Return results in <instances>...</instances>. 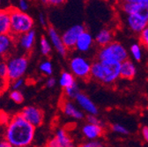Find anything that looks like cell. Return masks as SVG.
<instances>
[{
  "label": "cell",
  "instance_id": "f35d334b",
  "mask_svg": "<svg viewBox=\"0 0 148 147\" xmlns=\"http://www.w3.org/2000/svg\"><path fill=\"white\" fill-rule=\"evenodd\" d=\"M66 0H49V4L51 5H63Z\"/></svg>",
  "mask_w": 148,
  "mask_h": 147
},
{
  "label": "cell",
  "instance_id": "52a82bcc",
  "mask_svg": "<svg viewBox=\"0 0 148 147\" xmlns=\"http://www.w3.org/2000/svg\"><path fill=\"white\" fill-rule=\"evenodd\" d=\"M126 24L130 30L139 34L148 26L147 12L127 15Z\"/></svg>",
  "mask_w": 148,
  "mask_h": 147
},
{
  "label": "cell",
  "instance_id": "d4e9b609",
  "mask_svg": "<svg viewBox=\"0 0 148 147\" xmlns=\"http://www.w3.org/2000/svg\"><path fill=\"white\" fill-rule=\"evenodd\" d=\"M39 70L42 74H44L45 76H48V77H50L54 71L53 64L49 60H44V61L41 62V64L39 65Z\"/></svg>",
  "mask_w": 148,
  "mask_h": 147
},
{
  "label": "cell",
  "instance_id": "8992f818",
  "mask_svg": "<svg viewBox=\"0 0 148 147\" xmlns=\"http://www.w3.org/2000/svg\"><path fill=\"white\" fill-rule=\"evenodd\" d=\"M8 81L21 79L26 74L28 68V59L25 56L10 57L7 60Z\"/></svg>",
  "mask_w": 148,
  "mask_h": 147
},
{
  "label": "cell",
  "instance_id": "e575fe53",
  "mask_svg": "<svg viewBox=\"0 0 148 147\" xmlns=\"http://www.w3.org/2000/svg\"><path fill=\"white\" fill-rule=\"evenodd\" d=\"M141 135L144 140L148 144V126H143L141 128Z\"/></svg>",
  "mask_w": 148,
  "mask_h": 147
},
{
  "label": "cell",
  "instance_id": "83f0119b",
  "mask_svg": "<svg viewBox=\"0 0 148 147\" xmlns=\"http://www.w3.org/2000/svg\"><path fill=\"white\" fill-rule=\"evenodd\" d=\"M9 98L17 104H21L24 101V95L22 92L18 90H12L9 94Z\"/></svg>",
  "mask_w": 148,
  "mask_h": 147
},
{
  "label": "cell",
  "instance_id": "f1b7e54d",
  "mask_svg": "<svg viewBox=\"0 0 148 147\" xmlns=\"http://www.w3.org/2000/svg\"><path fill=\"white\" fill-rule=\"evenodd\" d=\"M0 77L3 79L8 80V66L6 59L0 58Z\"/></svg>",
  "mask_w": 148,
  "mask_h": 147
},
{
  "label": "cell",
  "instance_id": "ee69618b",
  "mask_svg": "<svg viewBox=\"0 0 148 147\" xmlns=\"http://www.w3.org/2000/svg\"><path fill=\"white\" fill-rule=\"evenodd\" d=\"M40 1L43 4H49V0H40Z\"/></svg>",
  "mask_w": 148,
  "mask_h": 147
},
{
  "label": "cell",
  "instance_id": "f6af8a7d",
  "mask_svg": "<svg viewBox=\"0 0 148 147\" xmlns=\"http://www.w3.org/2000/svg\"><path fill=\"white\" fill-rule=\"evenodd\" d=\"M147 16H148V10H147Z\"/></svg>",
  "mask_w": 148,
  "mask_h": 147
},
{
  "label": "cell",
  "instance_id": "4316f807",
  "mask_svg": "<svg viewBox=\"0 0 148 147\" xmlns=\"http://www.w3.org/2000/svg\"><path fill=\"white\" fill-rule=\"evenodd\" d=\"M111 130H112L113 132L119 134V135H123V136H127L130 134V131L127 127H125L124 125L121 124V123H114L111 125Z\"/></svg>",
  "mask_w": 148,
  "mask_h": 147
},
{
  "label": "cell",
  "instance_id": "8d00e7d4",
  "mask_svg": "<svg viewBox=\"0 0 148 147\" xmlns=\"http://www.w3.org/2000/svg\"><path fill=\"white\" fill-rule=\"evenodd\" d=\"M10 121V119H9V117H8V116L5 114V113H4V112H0V123L1 124H5V123H8V122Z\"/></svg>",
  "mask_w": 148,
  "mask_h": 147
},
{
  "label": "cell",
  "instance_id": "ba28073f",
  "mask_svg": "<svg viewBox=\"0 0 148 147\" xmlns=\"http://www.w3.org/2000/svg\"><path fill=\"white\" fill-rule=\"evenodd\" d=\"M47 147H77L70 133L63 128L58 129L52 138L47 144Z\"/></svg>",
  "mask_w": 148,
  "mask_h": 147
},
{
  "label": "cell",
  "instance_id": "d6986e66",
  "mask_svg": "<svg viewBox=\"0 0 148 147\" xmlns=\"http://www.w3.org/2000/svg\"><path fill=\"white\" fill-rule=\"evenodd\" d=\"M114 33L109 28H102L95 35V42L99 45L101 48L105 47L111 42H114Z\"/></svg>",
  "mask_w": 148,
  "mask_h": 147
},
{
  "label": "cell",
  "instance_id": "e0dca14e",
  "mask_svg": "<svg viewBox=\"0 0 148 147\" xmlns=\"http://www.w3.org/2000/svg\"><path fill=\"white\" fill-rule=\"evenodd\" d=\"M35 40H36V34H35L34 30H31L28 33L24 34L16 38L18 44L20 45V47L23 50H25L27 52L32 50V49L34 45Z\"/></svg>",
  "mask_w": 148,
  "mask_h": 147
},
{
  "label": "cell",
  "instance_id": "7c38bea8",
  "mask_svg": "<svg viewBox=\"0 0 148 147\" xmlns=\"http://www.w3.org/2000/svg\"><path fill=\"white\" fill-rule=\"evenodd\" d=\"M75 103L78 105V107L82 110L83 112L87 114V116H97L99 113V109L95 103L92 101L86 94L80 93L77 95L75 98Z\"/></svg>",
  "mask_w": 148,
  "mask_h": 147
},
{
  "label": "cell",
  "instance_id": "7bdbcfd3",
  "mask_svg": "<svg viewBox=\"0 0 148 147\" xmlns=\"http://www.w3.org/2000/svg\"><path fill=\"white\" fill-rule=\"evenodd\" d=\"M143 6H144L146 10H148V0H145L144 3H143Z\"/></svg>",
  "mask_w": 148,
  "mask_h": 147
},
{
  "label": "cell",
  "instance_id": "7a4b0ae2",
  "mask_svg": "<svg viewBox=\"0 0 148 147\" xmlns=\"http://www.w3.org/2000/svg\"><path fill=\"white\" fill-rule=\"evenodd\" d=\"M121 63L112 60H95L92 64L91 79L103 85H113L120 77Z\"/></svg>",
  "mask_w": 148,
  "mask_h": 147
},
{
  "label": "cell",
  "instance_id": "836d02e7",
  "mask_svg": "<svg viewBox=\"0 0 148 147\" xmlns=\"http://www.w3.org/2000/svg\"><path fill=\"white\" fill-rule=\"evenodd\" d=\"M86 122L92 123V124H102L101 120L97 117V116H86Z\"/></svg>",
  "mask_w": 148,
  "mask_h": 147
},
{
  "label": "cell",
  "instance_id": "44dd1931",
  "mask_svg": "<svg viewBox=\"0 0 148 147\" xmlns=\"http://www.w3.org/2000/svg\"><path fill=\"white\" fill-rule=\"evenodd\" d=\"M120 7L122 9V11L125 14H127V15H131V14H134V13H138V12H147V10L141 4L121 2Z\"/></svg>",
  "mask_w": 148,
  "mask_h": 147
},
{
  "label": "cell",
  "instance_id": "f546056e",
  "mask_svg": "<svg viewBox=\"0 0 148 147\" xmlns=\"http://www.w3.org/2000/svg\"><path fill=\"white\" fill-rule=\"evenodd\" d=\"M139 42L142 47L148 49V26L139 34Z\"/></svg>",
  "mask_w": 148,
  "mask_h": 147
},
{
  "label": "cell",
  "instance_id": "cb8c5ba5",
  "mask_svg": "<svg viewBox=\"0 0 148 147\" xmlns=\"http://www.w3.org/2000/svg\"><path fill=\"white\" fill-rule=\"evenodd\" d=\"M40 50L43 56H49L52 51V45L45 36H42L40 39Z\"/></svg>",
  "mask_w": 148,
  "mask_h": 147
},
{
  "label": "cell",
  "instance_id": "4fadbf2b",
  "mask_svg": "<svg viewBox=\"0 0 148 147\" xmlns=\"http://www.w3.org/2000/svg\"><path fill=\"white\" fill-rule=\"evenodd\" d=\"M81 133L87 140H98L104 134V127L102 124L86 122L81 128Z\"/></svg>",
  "mask_w": 148,
  "mask_h": 147
},
{
  "label": "cell",
  "instance_id": "d590c367",
  "mask_svg": "<svg viewBox=\"0 0 148 147\" xmlns=\"http://www.w3.org/2000/svg\"><path fill=\"white\" fill-rule=\"evenodd\" d=\"M8 83H9V81H8V80L3 79L1 77H0V94L3 93V92L7 88Z\"/></svg>",
  "mask_w": 148,
  "mask_h": 147
},
{
  "label": "cell",
  "instance_id": "ffe728a7",
  "mask_svg": "<svg viewBox=\"0 0 148 147\" xmlns=\"http://www.w3.org/2000/svg\"><path fill=\"white\" fill-rule=\"evenodd\" d=\"M11 34V21L8 9L0 10V34Z\"/></svg>",
  "mask_w": 148,
  "mask_h": 147
},
{
  "label": "cell",
  "instance_id": "484cf974",
  "mask_svg": "<svg viewBox=\"0 0 148 147\" xmlns=\"http://www.w3.org/2000/svg\"><path fill=\"white\" fill-rule=\"evenodd\" d=\"M64 95H65L66 99L75 100L77 95L80 93V90H79V87L78 84L76 83L75 85H71V87H68V88L64 89Z\"/></svg>",
  "mask_w": 148,
  "mask_h": 147
},
{
  "label": "cell",
  "instance_id": "3957f363",
  "mask_svg": "<svg viewBox=\"0 0 148 147\" xmlns=\"http://www.w3.org/2000/svg\"><path fill=\"white\" fill-rule=\"evenodd\" d=\"M8 10L11 21V34H12L14 37L17 38L33 30L34 21L29 14L21 12L18 8L12 7Z\"/></svg>",
  "mask_w": 148,
  "mask_h": 147
},
{
  "label": "cell",
  "instance_id": "5bb4252c",
  "mask_svg": "<svg viewBox=\"0 0 148 147\" xmlns=\"http://www.w3.org/2000/svg\"><path fill=\"white\" fill-rule=\"evenodd\" d=\"M16 42V37L11 34H0V58L5 59L12 54Z\"/></svg>",
  "mask_w": 148,
  "mask_h": 147
},
{
  "label": "cell",
  "instance_id": "74e56055",
  "mask_svg": "<svg viewBox=\"0 0 148 147\" xmlns=\"http://www.w3.org/2000/svg\"><path fill=\"white\" fill-rule=\"evenodd\" d=\"M56 83H57V81H56V79L53 78V77H49L47 79V81H46V85L49 87V88H52L56 85Z\"/></svg>",
  "mask_w": 148,
  "mask_h": 147
},
{
  "label": "cell",
  "instance_id": "7402d4cb",
  "mask_svg": "<svg viewBox=\"0 0 148 147\" xmlns=\"http://www.w3.org/2000/svg\"><path fill=\"white\" fill-rule=\"evenodd\" d=\"M59 85L62 88L66 89L71 87V85L76 84V78L73 76L72 73L70 71H63L59 77Z\"/></svg>",
  "mask_w": 148,
  "mask_h": 147
},
{
  "label": "cell",
  "instance_id": "8fae6325",
  "mask_svg": "<svg viewBox=\"0 0 148 147\" xmlns=\"http://www.w3.org/2000/svg\"><path fill=\"white\" fill-rule=\"evenodd\" d=\"M60 107L62 113L67 117L78 121L83 120L85 118V113L78 107V105H76V103H74L69 99H64L61 102Z\"/></svg>",
  "mask_w": 148,
  "mask_h": 147
},
{
  "label": "cell",
  "instance_id": "9c48e42d",
  "mask_svg": "<svg viewBox=\"0 0 148 147\" xmlns=\"http://www.w3.org/2000/svg\"><path fill=\"white\" fill-rule=\"evenodd\" d=\"M86 31V28L84 25L77 24L73 25L71 27H69L67 30H65L62 34V39L64 42V44L67 48V49L71 50L75 48L76 42L80 36V34Z\"/></svg>",
  "mask_w": 148,
  "mask_h": 147
},
{
  "label": "cell",
  "instance_id": "60d3db41",
  "mask_svg": "<svg viewBox=\"0 0 148 147\" xmlns=\"http://www.w3.org/2000/svg\"><path fill=\"white\" fill-rule=\"evenodd\" d=\"M0 147H13L6 139L0 140Z\"/></svg>",
  "mask_w": 148,
  "mask_h": 147
},
{
  "label": "cell",
  "instance_id": "30bf717a",
  "mask_svg": "<svg viewBox=\"0 0 148 147\" xmlns=\"http://www.w3.org/2000/svg\"><path fill=\"white\" fill-rule=\"evenodd\" d=\"M21 115L26 121H27L35 128L41 126L44 121V115L42 110L35 106L25 107L21 112Z\"/></svg>",
  "mask_w": 148,
  "mask_h": 147
},
{
  "label": "cell",
  "instance_id": "ab89813d",
  "mask_svg": "<svg viewBox=\"0 0 148 147\" xmlns=\"http://www.w3.org/2000/svg\"><path fill=\"white\" fill-rule=\"evenodd\" d=\"M39 22L41 23V25H42L43 27H46L47 25V21H46V18L44 16L43 13H39Z\"/></svg>",
  "mask_w": 148,
  "mask_h": 147
},
{
  "label": "cell",
  "instance_id": "603a6c76",
  "mask_svg": "<svg viewBox=\"0 0 148 147\" xmlns=\"http://www.w3.org/2000/svg\"><path fill=\"white\" fill-rule=\"evenodd\" d=\"M130 54L131 57L137 62H139L142 60L143 57V49L142 46L139 43H133L131 48H130Z\"/></svg>",
  "mask_w": 148,
  "mask_h": 147
},
{
  "label": "cell",
  "instance_id": "ac0fdd59",
  "mask_svg": "<svg viewBox=\"0 0 148 147\" xmlns=\"http://www.w3.org/2000/svg\"><path fill=\"white\" fill-rule=\"evenodd\" d=\"M137 74V67L132 60L127 59L121 63L120 77L123 79L132 80L135 78Z\"/></svg>",
  "mask_w": 148,
  "mask_h": 147
},
{
  "label": "cell",
  "instance_id": "277c9868",
  "mask_svg": "<svg viewBox=\"0 0 148 147\" xmlns=\"http://www.w3.org/2000/svg\"><path fill=\"white\" fill-rule=\"evenodd\" d=\"M129 59V52L119 42L114 41L110 44L100 48L97 53V60H112L118 63Z\"/></svg>",
  "mask_w": 148,
  "mask_h": 147
},
{
  "label": "cell",
  "instance_id": "4dcf8cb0",
  "mask_svg": "<svg viewBox=\"0 0 148 147\" xmlns=\"http://www.w3.org/2000/svg\"><path fill=\"white\" fill-rule=\"evenodd\" d=\"M78 147H105V145L99 140H87L80 144Z\"/></svg>",
  "mask_w": 148,
  "mask_h": 147
},
{
  "label": "cell",
  "instance_id": "bcb514c9",
  "mask_svg": "<svg viewBox=\"0 0 148 147\" xmlns=\"http://www.w3.org/2000/svg\"><path fill=\"white\" fill-rule=\"evenodd\" d=\"M0 2H1V0H0Z\"/></svg>",
  "mask_w": 148,
  "mask_h": 147
},
{
  "label": "cell",
  "instance_id": "6da1fadb",
  "mask_svg": "<svg viewBox=\"0 0 148 147\" xmlns=\"http://www.w3.org/2000/svg\"><path fill=\"white\" fill-rule=\"evenodd\" d=\"M35 129L21 114L15 115L6 124L5 139L13 147H28L34 139Z\"/></svg>",
  "mask_w": 148,
  "mask_h": 147
},
{
  "label": "cell",
  "instance_id": "5b68a950",
  "mask_svg": "<svg viewBox=\"0 0 148 147\" xmlns=\"http://www.w3.org/2000/svg\"><path fill=\"white\" fill-rule=\"evenodd\" d=\"M92 64V63L81 56H74L69 60L71 72L75 78L82 80L91 79Z\"/></svg>",
  "mask_w": 148,
  "mask_h": 147
},
{
  "label": "cell",
  "instance_id": "9a60e30c",
  "mask_svg": "<svg viewBox=\"0 0 148 147\" xmlns=\"http://www.w3.org/2000/svg\"><path fill=\"white\" fill-rule=\"evenodd\" d=\"M48 35H49L50 43L54 47V49H56V50H57L61 56L65 57L67 55L68 49L65 47V45L64 44L62 35H60L58 34V32L53 27H49L48 28Z\"/></svg>",
  "mask_w": 148,
  "mask_h": 147
},
{
  "label": "cell",
  "instance_id": "b9f144b4",
  "mask_svg": "<svg viewBox=\"0 0 148 147\" xmlns=\"http://www.w3.org/2000/svg\"><path fill=\"white\" fill-rule=\"evenodd\" d=\"M145 0H121V2H127V3H135V4H141L143 5Z\"/></svg>",
  "mask_w": 148,
  "mask_h": 147
},
{
  "label": "cell",
  "instance_id": "1f68e13d",
  "mask_svg": "<svg viewBox=\"0 0 148 147\" xmlns=\"http://www.w3.org/2000/svg\"><path fill=\"white\" fill-rule=\"evenodd\" d=\"M10 83H11L12 90H18V91H21V88L25 85V80H24L23 78H21V79H18L12 80Z\"/></svg>",
  "mask_w": 148,
  "mask_h": 147
},
{
  "label": "cell",
  "instance_id": "d6a6232c",
  "mask_svg": "<svg viewBox=\"0 0 148 147\" xmlns=\"http://www.w3.org/2000/svg\"><path fill=\"white\" fill-rule=\"evenodd\" d=\"M29 5L27 0H18V9L21 10V12H26L27 10H28Z\"/></svg>",
  "mask_w": 148,
  "mask_h": 147
},
{
  "label": "cell",
  "instance_id": "2e32d148",
  "mask_svg": "<svg viewBox=\"0 0 148 147\" xmlns=\"http://www.w3.org/2000/svg\"><path fill=\"white\" fill-rule=\"evenodd\" d=\"M94 42H95V38L92 37V35L88 31L86 30L79 37L74 49H76L80 53H86L92 49Z\"/></svg>",
  "mask_w": 148,
  "mask_h": 147
}]
</instances>
